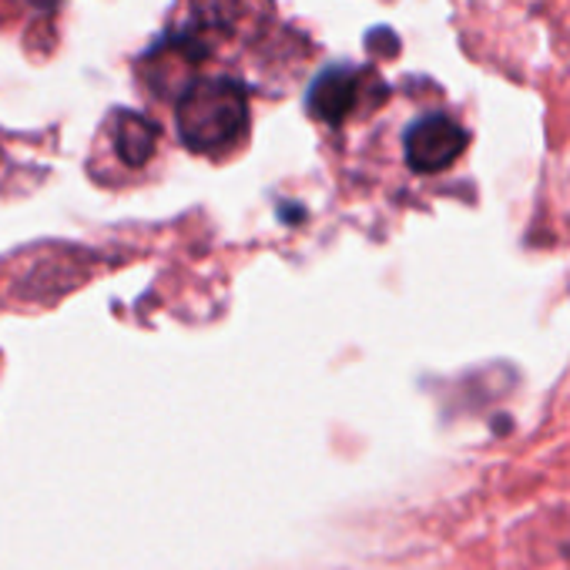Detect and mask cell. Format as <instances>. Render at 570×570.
I'll use <instances>...</instances> for the list:
<instances>
[{"mask_svg":"<svg viewBox=\"0 0 570 570\" xmlns=\"http://www.w3.org/2000/svg\"><path fill=\"white\" fill-rule=\"evenodd\" d=\"M24 4H31L35 11H45V14H51V11H58L61 0H24Z\"/></svg>","mask_w":570,"mask_h":570,"instance_id":"obj_5","label":"cell"},{"mask_svg":"<svg viewBox=\"0 0 570 570\" xmlns=\"http://www.w3.org/2000/svg\"><path fill=\"white\" fill-rule=\"evenodd\" d=\"M158 125L141 111H115L111 118V145L125 168H145L158 151Z\"/></svg>","mask_w":570,"mask_h":570,"instance_id":"obj_4","label":"cell"},{"mask_svg":"<svg viewBox=\"0 0 570 570\" xmlns=\"http://www.w3.org/2000/svg\"><path fill=\"white\" fill-rule=\"evenodd\" d=\"M175 128L188 151L222 155L248 131V91L235 78H198L175 105Z\"/></svg>","mask_w":570,"mask_h":570,"instance_id":"obj_1","label":"cell"},{"mask_svg":"<svg viewBox=\"0 0 570 570\" xmlns=\"http://www.w3.org/2000/svg\"><path fill=\"white\" fill-rule=\"evenodd\" d=\"M360 71L356 68H346V65H333L326 68L313 85H309V95H306V108L316 121L323 125H343L356 101H360Z\"/></svg>","mask_w":570,"mask_h":570,"instance_id":"obj_3","label":"cell"},{"mask_svg":"<svg viewBox=\"0 0 570 570\" xmlns=\"http://www.w3.org/2000/svg\"><path fill=\"white\" fill-rule=\"evenodd\" d=\"M466 151V131L446 115H423L406 128L403 155L416 175L446 171Z\"/></svg>","mask_w":570,"mask_h":570,"instance_id":"obj_2","label":"cell"}]
</instances>
